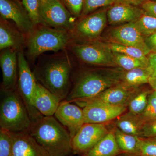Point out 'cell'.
<instances>
[{"instance_id":"1","label":"cell","mask_w":156,"mask_h":156,"mask_svg":"<svg viewBox=\"0 0 156 156\" xmlns=\"http://www.w3.org/2000/svg\"><path fill=\"white\" fill-rule=\"evenodd\" d=\"M29 133L48 156L74 154L69 131L53 116H43L34 122Z\"/></svg>"},{"instance_id":"2","label":"cell","mask_w":156,"mask_h":156,"mask_svg":"<svg viewBox=\"0 0 156 156\" xmlns=\"http://www.w3.org/2000/svg\"><path fill=\"white\" fill-rule=\"evenodd\" d=\"M125 72L119 67L86 70L78 76L65 100L73 102L96 96L122 82Z\"/></svg>"},{"instance_id":"3","label":"cell","mask_w":156,"mask_h":156,"mask_svg":"<svg viewBox=\"0 0 156 156\" xmlns=\"http://www.w3.org/2000/svg\"><path fill=\"white\" fill-rule=\"evenodd\" d=\"M72 69L69 58L62 55L45 59L37 66L34 74L38 83L62 101L66 99L71 89Z\"/></svg>"},{"instance_id":"4","label":"cell","mask_w":156,"mask_h":156,"mask_svg":"<svg viewBox=\"0 0 156 156\" xmlns=\"http://www.w3.org/2000/svg\"><path fill=\"white\" fill-rule=\"evenodd\" d=\"M1 95L0 128L13 133L29 132L33 122L16 89H1Z\"/></svg>"},{"instance_id":"5","label":"cell","mask_w":156,"mask_h":156,"mask_svg":"<svg viewBox=\"0 0 156 156\" xmlns=\"http://www.w3.org/2000/svg\"><path fill=\"white\" fill-rule=\"evenodd\" d=\"M69 32L65 30L44 25L28 34L27 54L32 59L48 51L63 50L68 47L72 40Z\"/></svg>"},{"instance_id":"6","label":"cell","mask_w":156,"mask_h":156,"mask_svg":"<svg viewBox=\"0 0 156 156\" xmlns=\"http://www.w3.org/2000/svg\"><path fill=\"white\" fill-rule=\"evenodd\" d=\"M18 78L16 89L27 109L33 123L44 116L33 106L32 99L37 82L22 50L17 53Z\"/></svg>"},{"instance_id":"7","label":"cell","mask_w":156,"mask_h":156,"mask_svg":"<svg viewBox=\"0 0 156 156\" xmlns=\"http://www.w3.org/2000/svg\"><path fill=\"white\" fill-rule=\"evenodd\" d=\"M73 53L80 60L87 64L98 66L116 67L112 51L106 43L97 40L70 46Z\"/></svg>"},{"instance_id":"8","label":"cell","mask_w":156,"mask_h":156,"mask_svg":"<svg viewBox=\"0 0 156 156\" xmlns=\"http://www.w3.org/2000/svg\"><path fill=\"white\" fill-rule=\"evenodd\" d=\"M108 8L92 12L75 23L70 32L72 39L89 42L96 41L106 26Z\"/></svg>"},{"instance_id":"9","label":"cell","mask_w":156,"mask_h":156,"mask_svg":"<svg viewBox=\"0 0 156 156\" xmlns=\"http://www.w3.org/2000/svg\"><path fill=\"white\" fill-rule=\"evenodd\" d=\"M41 24L70 32L75 24V17L60 0H47L40 8Z\"/></svg>"},{"instance_id":"10","label":"cell","mask_w":156,"mask_h":156,"mask_svg":"<svg viewBox=\"0 0 156 156\" xmlns=\"http://www.w3.org/2000/svg\"><path fill=\"white\" fill-rule=\"evenodd\" d=\"M108 132L104 124H84L72 139L74 154L80 155L89 151Z\"/></svg>"},{"instance_id":"11","label":"cell","mask_w":156,"mask_h":156,"mask_svg":"<svg viewBox=\"0 0 156 156\" xmlns=\"http://www.w3.org/2000/svg\"><path fill=\"white\" fill-rule=\"evenodd\" d=\"M137 87H130L122 82L108 88L96 96L73 101L81 107L92 102H102L114 105H128L131 99L137 94Z\"/></svg>"},{"instance_id":"12","label":"cell","mask_w":156,"mask_h":156,"mask_svg":"<svg viewBox=\"0 0 156 156\" xmlns=\"http://www.w3.org/2000/svg\"><path fill=\"white\" fill-rule=\"evenodd\" d=\"M81 107L83 108L85 124H104L123 114L127 106L92 102L85 104Z\"/></svg>"},{"instance_id":"13","label":"cell","mask_w":156,"mask_h":156,"mask_svg":"<svg viewBox=\"0 0 156 156\" xmlns=\"http://www.w3.org/2000/svg\"><path fill=\"white\" fill-rule=\"evenodd\" d=\"M108 37L110 42L139 48L147 56L151 53L143 36L134 22L112 29L110 31Z\"/></svg>"},{"instance_id":"14","label":"cell","mask_w":156,"mask_h":156,"mask_svg":"<svg viewBox=\"0 0 156 156\" xmlns=\"http://www.w3.org/2000/svg\"><path fill=\"white\" fill-rule=\"evenodd\" d=\"M1 19L11 20L19 30L29 34L34 26L24 7L17 0H0Z\"/></svg>"},{"instance_id":"15","label":"cell","mask_w":156,"mask_h":156,"mask_svg":"<svg viewBox=\"0 0 156 156\" xmlns=\"http://www.w3.org/2000/svg\"><path fill=\"white\" fill-rule=\"evenodd\" d=\"M54 115L67 129L72 139L85 124L83 109L66 100L61 101Z\"/></svg>"},{"instance_id":"16","label":"cell","mask_w":156,"mask_h":156,"mask_svg":"<svg viewBox=\"0 0 156 156\" xmlns=\"http://www.w3.org/2000/svg\"><path fill=\"white\" fill-rule=\"evenodd\" d=\"M17 50H4L0 56V66L2 74V89H16L18 78V56Z\"/></svg>"},{"instance_id":"17","label":"cell","mask_w":156,"mask_h":156,"mask_svg":"<svg viewBox=\"0 0 156 156\" xmlns=\"http://www.w3.org/2000/svg\"><path fill=\"white\" fill-rule=\"evenodd\" d=\"M144 12L140 6L125 3H116L108 9V22L110 25L134 22Z\"/></svg>"},{"instance_id":"18","label":"cell","mask_w":156,"mask_h":156,"mask_svg":"<svg viewBox=\"0 0 156 156\" xmlns=\"http://www.w3.org/2000/svg\"><path fill=\"white\" fill-rule=\"evenodd\" d=\"M62 100L42 86L37 83L32 99L33 106L44 116H53Z\"/></svg>"},{"instance_id":"19","label":"cell","mask_w":156,"mask_h":156,"mask_svg":"<svg viewBox=\"0 0 156 156\" xmlns=\"http://www.w3.org/2000/svg\"><path fill=\"white\" fill-rule=\"evenodd\" d=\"M12 156H48L28 132L13 133Z\"/></svg>"},{"instance_id":"20","label":"cell","mask_w":156,"mask_h":156,"mask_svg":"<svg viewBox=\"0 0 156 156\" xmlns=\"http://www.w3.org/2000/svg\"><path fill=\"white\" fill-rule=\"evenodd\" d=\"M25 43L23 33L17 30L7 20L1 19L0 22V49L11 48L19 51Z\"/></svg>"},{"instance_id":"21","label":"cell","mask_w":156,"mask_h":156,"mask_svg":"<svg viewBox=\"0 0 156 156\" xmlns=\"http://www.w3.org/2000/svg\"><path fill=\"white\" fill-rule=\"evenodd\" d=\"M122 154L116 141L114 130L108 132L91 149L80 156H118Z\"/></svg>"},{"instance_id":"22","label":"cell","mask_w":156,"mask_h":156,"mask_svg":"<svg viewBox=\"0 0 156 156\" xmlns=\"http://www.w3.org/2000/svg\"><path fill=\"white\" fill-rule=\"evenodd\" d=\"M116 122L117 128L126 134L140 136L144 123L140 115H134L129 112L119 116Z\"/></svg>"},{"instance_id":"23","label":"cell","mask_w":156,"mask_h":156,"mask_svg":"<svg viewBox=\"0 0 156 156\" xmlns=\"http://www.w3.org/2000/svg\"><path fill=\"white\" fill-rule=\"evenodd\" d=\"M116 141L122 153L140 155L139 136L126 134L119 129L115 130Z\"/></svg>"},{"instance_id":"24","label":"cell","mask_w":156,"mask_h":156,"mask_svg":"<svg viewBox=\"0 0 156 156\" xmlns=\"http://www.w3.org/2000/svg\"><path fill=\"white\" fill-rule=\"evenodd\" d=\"M151 76L152 71L149 66L137 68L131 70L125 71L122 82L130 87H137L148 83L149 79Z\"/></svg>"},{"instance_id":"25","label":"cell","mask_w":156,"mask_h":156,"mask_svg":"<svg viewBox=\"0 0 156 156\" xmlns=\"http://www.w3.org/2000/svg\"><path fill=\"white\" fill-rule=\"evenodd\" d=\"M114 61L117 66L125 71L131 70L137 68H144L149 66L137 58L123 53L112 52Z\"/></svg>"},{"instance_id":"26","label":"cell","mask_w":156,"mask_h":156,"mask_svg":"<svg viewBox=\"0 0 156 156\" xmlns=\"http://www.w3.org/2000/svg\"><path fill=\"white\" fill-rule=\"evenodd\" d=\"M107 44L112 52L123 53L137 58L149 66V59L147 55L139 48L125 46L113 42H109Z\"/></svg>"},{"instance_id":"27","label":"cell","mask_w":156,"mask_h":156,"mask_svg":"<svg viewBox=\"0 0 156 156\" xmlns=\"http://www.w3.org/2000/svg\"><path fill=\"white\" fill-rule=\"evenodd\" d=\"M134 23L143 36L156 32V17L145 12Z\"/></svg>"},{"instance_id":"28","label":"cell","mask_w":156,"mask_h":156,"mask_svg":"<svg viewBox=\"0 0 156 156\" xmlns=\"http://www.w3.org/2000/svg\"><path fill=\"white\" fill-rule=\"evenodd\" d=\"M150 93L148 91H143L135 95L128 105L129 113L137 115L141 114L147 105Z\"/></svg>"},{"instance_id":"29","label":"cell","mask_w":156,"mask_h":156,"mask_svg":"<svg viewBox=\"0 0 156 156\" xmlns=\"http://www.w3.org/2000/svg\"><path fill=\"white\" fill-rule=\"evenodd\" d=\"M22 3L34 26L41 24L40 8L42 0H22Z\"/></svg>"},{"instance_id":"30","label":"cell","mask_w":156,"mask_h":156,"mask_svg":"<svg viewBox=\"0 0 156 156\" xmlns=\"http://www.w3.org/2000/svg\"><path fill=\"white\" fill-rule=\"evenodd\" d=\"M13 146V133L0 128V156H12Z\"/></svg>"},{"instance_id":"31","label":"cell","mask_w":156,"mask_h":156,"mask_svg":"<svg viewBox=\"0 0 156 156\" xmlns=\"http://www.w3.org/2000/svg\"><path fill=\"white\" fill-rule=\"evenodd\" d=\"M144 124L156 122V92H151L148 96L146 108L140 115Z\"/></svg>"},{"instance_id":"32","label":"cell","mask_w":156,"mask_h":156,"mask_svg":"<svg viewBox=\"0 0 156 156\" xmlns=\"http://www.w3.org/2000/svg\"><path fill=\"white\" fill-rule=\"evenodd\" d=\"M117 2H119L117 0H84L83 8L81 17H84L91 14L102 7H110Z\"/></svg>"},{"instance_id":"33","label":"cell","mask_w":156,"mask_h":156,"mask_svg":"<svg viewBox=\"0 0 156 156\" xmlns=\"http://www.w3.org/2000/svg\"><path fill=\"white\" fill-rule=\"evenodd\" d=\"M140 155L142 156H156V139L139 137Z\"/></svg>"},{"instance_id":"34","label":"cell","mask_w":156,"mask_h":156,"mask_svg":"<svg viewBox=\"0 0 156 156\" xmlns=\"http://www.w3.org/2000/svg\"><path fill=\"white\" fill-rule=\"evenodd\" d=\"M73 17H81L83 8L84 0H60Z\"/></svg>"},{"instance_id":"35","label":"cell","mask_w":156,"mask_h":156,"mask_svg":"<svg viewBox=\"0 0 156 156\" xmlns=\"http://www.w3.org/2000/svg\"><path fill=\"white\" fill-rule=\"evenodd\" d=\"M139 137L156 139V122L144 124Z\"/></svg>"},{"instance_id":"36","label":"cell","mask_w":156,"mask_h":156,"mask_svg":"<svg viewBox=\"0 0 156 156\" xmlns=\"http://www.w3.org/2000/svg\"><path fill=\"white\" fill-rule=\"evenodd\" d=\"M140 7L146 13L156 17V1L146 0Z\"/></svg>"},{"instance_id":"37","label":"cell","mask_w":156,"mask_h":156,"mask_svg":"<svg viewBox=\"0 0 156 156\" xmlns=\"http://www.w3.org/2000/svg\"><path fill=\"white\" fill-rule=\"evenodd\" d=\"M147 56L149 66L152 71L151 76H156V52H152Z\"/></svg>"},{"instance_id":"38","label":"cell","mask_w":156,"mask_h":156,"mask_svg":"<svg viewBox=\"0 0 156 156\" xmlns=\"http://www.w3.org/2000/svg\"><path fill=\"white\" fill-rule=\"evenodd\" d=\"M145 41L151 52H156V32L148 36Z\"/></svg>"},{"instance_id":"39","label":"cell","mask_w":156,"mask_h":156,"mask_svg":"<svg viewBox=\"0 0 156 156\" xmlns=\"http://www.w3.org/2000/svg\"><path fill=\"white\" fill-rule=\"evenodd\" d=\"M146 0H117L119 2L126 3L134 6H140L142 5Z\"/></svg>"},{"instance_id":"40","label":"cell","mask_w":156,"mask_h":156,"mask_svg":"<svg viewBox=\"0 0 156 156\" xmlns=\"http://www.w3.org/2000/svg\"><path fill=\"white\" fill-rule=\"evenodd\" d=\"M148 83L156 92V76L150 77Z\"/></svg>"},{"instance_id":"41","label":"cell","mask_w":156,"mask_h":156,"mask_svg":"<svg viewBox=\"0 0 156 156\" xmlns=\"http://www.w3.org/2000/svg\"><path fill=\"white\" fill-rule=\"evenodd\" d=\"M124 154V155H122V154L118 156H131L130 154Z\"/></svg>"},{"instance_id":"42","label":"cell","mask_w":156,"mask_h":156,"mask_svg":"<svg viewBox=\"0 0 156 156\" xmlns=\"http://www.w3.org/2000/svg\"><path fill=\"white\" fill-rule=\"evenodd\" d=\"M131 156H142L140 155H134V154H130Z\"/></svg>"},{"instance_id":"43","label":"cell","mask_w":156,"mask_h":156,"mask_svg":"<svg viewBox=\"0 0 156 156\" xmlns=\"http://www.w3.org/2000/svg\"><path fill=\"white\" fill-rule=\"evenodd\" d=\"M46 1H47V0H42V3Z\"/></svg>"},{"instance_id":"44","label":"cell","mask_w":156,"mask_h":156,"mask_svg":"<svg viewBox=\"0 0 156 156\" xmlns=\"http://www.w3.org/2000/svg\"><path fill=\"white\" fill-rule=\"evenodd\" d=\"M152 1H156V0H152Z\"/></svg>"}]
</instances>
